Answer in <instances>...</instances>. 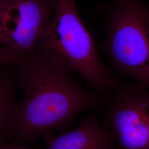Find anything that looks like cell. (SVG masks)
<instances>
[{
    "label": "cell",
    "mask_w": 149,
    "mask_h": 149,
    "mask_svg": "<svg viewBox=\"0 0 149 149\" xmlns=\"http://www.w3.org/2000/svg\"><path fill=\"white\" fill-rule=\"evenodd\" d=\"M16 86L23 91L11 136L29 141L52 129L66 130L81 112L106 106L109 95L88 91L69 71L34 55L14 67Z\"/></svg>",
    "instance_id": "1"
},
{
    "label": "cell",
    "mask_w": 149,
    "mask_h": 149,
    "mask_svg": "<svg viewBox=\"0 0 149 149\" xmlns=\"http://www.w3.org/2000/svg\"><path fill=\"white\" fill-rule=\"evenodd\" d=\"M97 48L79 15L76 0H55L53 17L41 34L34 55L76 72L95 92L106 93L119 82L102 61Z\"/></svg>",
    "instance_id": "2"
},
{
    "label": "cell",
    "mask_w": 149,
    "mask_h": 149,
    "mask_svg": "<svg viewBox=\"0 0 149 149\" xmlns=\"http://www.w3.org/2000/svg\"><path fill=\"white\" fill-rule=\"evenodd\" d=\"M105 36L98 48L110 69L149 86V6L144 0H111L103 7Z\"/></svg>",
    "instance_id": "3"
},
{
    "label": "cell",
    "mask_w": 149,
    "mask_h": 149,
    "mask_svg": "<svg viewBox=\"0 0 149 149\" xmlns=\"http://www.w3.org/2000/svg\"><path fill=\"white\" fill-rule=\"evenodd\" d=\"M107 102L105 121L117 149H149V86L118 85Z\"/></svg>",
    "instance_id": "4"
},
{
    "label": "cell",
    "mask_w": 149,
    "mask_h": 149,
    "mask_svg": "<svg viewBox=\"0 0 149 149\" xmlns=\"http://www.w3.org/2000/svg\"><path fill=\"white\" fill-rule=\"evenodd\" d=\"M55 5V0H0V47L23 58L34 56Z\"/></svg>",
    "instance_id": "5"
},
{
    "label": "cell",
    "mask_w": 149,
    "mask_h": 149,
    "mask_svg": "<svg viewBox=\"0 0 149 149\" xmlns=\"http://www.w3.org/2000/svg\"><path fill=\"white\" fill-rule=\"evenodd\" d=\"M47 149H117L111 130L98 122L97 113L82 119L74 130L54 135L43 134Z\"/></svg>",
    "instance_id": "6"
},
{
    "label": "cell",
    "mask_w": 149,
    "mask_h": 149,
    "mask_svg": "<svg viewBox=\"0 0 149 149\" xmlns=\"http://www.w3.org/2000/svg\"><path fill=\"white\" fill-rule=\"evenodd\" d=\"M0 66V140L11 136L19 109L15 98V75Z\"/></svg>",
    "instance_id": "7"
},
{
    "label": "cell",
    "mask_w": 149,
    "mask_h": 149,
    "mask_svg": "<svg viewBox=\"0 0 149 149\" xmlns=\"http://www.w3.org/2000/svg\"><path fill=\"white\" fill-rule=\"evenodd\" d=\"M24 59L26 58H23L0 47V66L14 68Z\"/></svg>",
    "instance_id": "8"
},
{
    "label": "cell",
    "mask_w": 149,
    "mask_h": 149,
    "mask_svg": "<svg viewBox=\"0 0 149 149\" xmlns=\"http://www.w3.org/2000/svg\"><path fill=\"white\" fill-rule=\"evenodd\" d=\"M0 149H34L26 146H22L15 144H8L4 140H0Z\"/></svg>",
    "instance_id": "9"
}]
</instances>
